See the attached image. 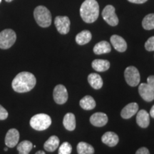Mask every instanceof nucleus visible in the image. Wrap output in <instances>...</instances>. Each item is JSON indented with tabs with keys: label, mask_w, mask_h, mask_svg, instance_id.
Returning <instances> with one entry per match:
<instances>
[{
	"label": "nucleus",
	"mask_w": 154,
	"mask_h": 154,
	"mask_svg": "<svg viewBox=\"0 0 154 154\" xmlns=\"http://www.w3.org/2000/svg\"><path fill=\"white\" fill-rule=\"evenodd\" d=\"M8 117V112L2 106L0 105V120H5Z\"/></svg>",
	"instance_id": "c85d7f7f"
},
{
	"label": "nucleus",
	"mask_w": 154,
	"mask_h": 154,
	"mask_svg": "<svg viewBox=\"0 0 154 154\" xmlns=\"http://www.w3.org/2000/svg\"><path fill=\"white\" fill-rule=\"evenodd\" d=\"M88 82L94 89H100L103 86V79L100 75L96 73H92L88 75Z\"/></svg>",
	"instance_id": "a211bd4d"
},
{
	"label": "nucleus",
	"mask_w": 154,
	"mask_h": 154,
	"mask_svg": "<svg viewBox=\"0 0 154 154\" xmlns=\"http://www.w3.org/2000/svg\"><path fill=\"white\" fill-rule=\"evenodd\" d=\"M138 93L144 101L151 102L154 100V91L147 83H142L138 86Z\"/></svg>",
	"instance_id": "9d476101"
},
{
	"label": "nucleus",
	"mask_w": 154,
	"mask_h": 154,
	"mask_svg": "<svg viewBox=\"0 0 154 154\" xmlns=\"http://www.w3.org/2000/svg\"><path fill=\"white\" fill-rule=\"evenodd\" d=\"M99 14V6L96 0H85L81 6L80 15L86 23H93Z\"/></svg>",
	"instance_id": "f03ea898"
},
{
	"label": "nucleus",
	"mask_w": 154,
	"mask_h": 154,
	"mask_svg": "<svg viewBox=\"0 0 154 154\" xmlns=\"http://www.w3.org/2000/svg\"><path fill=\"white\" fill-rule=\"evenodd\" d=\"M34 17L36 23L41 27H48L51 24V12L44 6H38L36 7L34 11Z\"/></svg>",
	"instance_id": "7ed1b4c3"
},
{
	"label": "nucleus",
	"mask_w": 154,
	"mask_h": 154,
	"mask_svg": "<svg viewBox=\"0 0 154 154\" xmlns=\"http://www.w3.org/2000/svg\"><path fill=\"white\" fill-rule=\"evenodd\" d=\"M101 140L103 143L106 145L110 146V147H113L116 146L119 141V138L116 133L108 131L106 132L102 136Z\"/></svg>",
	"instance_id": "2eb2a0df"
},
{
	"label": "nucleus",
	"mask_w": 154,
	"mask_h": 154,
	"mask_svg": "<svg viewBox=\"0 0 154 154\" xmlns=\"http://www.w3.org/2000/svg\"><path fill=\"white\" fill-rule=\"evenodd\" d=\"M4 150H5V151H8V149H7V148H5V149Z\"/></svg>",
	"instance_id": "c9c22d12"
},
{
	"label": "nucleus",
	"mask_w": 154,
	"mask_h": 154,
	"mask_svg": "<svg viewBox=\"0 0 154 154\" xmlns=\"http://www.w3.org/2000/svg\"><path fill=\"white\" fill-rule=\"evenodd\" d=\"M125 80L127 84L131 86H136L140 83V74L137 69L135 66H130L125 69L124 72Z\"/></svg>",
	"instance_id": "423d86ee"
},
{
	"label": "nucleus",
	"mask_w": 154,
	"mask_h": 154,
	"mask_svg": "<svg viewBox=\"0 0 154 154\" xmlns=\"http://www.w3.org/2000/svg\"><path fill=\"white\" fill-rule=\"evenodd\" d=\"M128 1L134 4H143L146 2L148 0H128Z\"/></svg>",
	"instance_id": "2f4dec72"
},
{
	"label": "nucleus",
	"mask_w": 154,
	"mask_h": 154,
	"mask_svg": "<svg viewBox=\"0 0 154 154\" xmlns=\"http://www.w3.org/2000/svg\"><path fill=\"white\" fill-rule=\"evenodd\" d=\"M35 154H46L45 152L43 151H38L36 152V153Z\"/></svg>",
	"instance_id": "72a5a7b5"
},
{
	"label": "nucleus",
	"mask_w": 154,
	"mask_h": 154,
	"mask_svg": "<svg viewBox=\"0 0 154 154\" xmlns=\"http://www.w3.org/2000/svg\"><path fill=\"white\" fill-rule=\"evenodd\" d=\"M145 48L147 51H154V36L150 37L145 43Z\"/></svg>",
	"instance_id": "cd10ccee"
},
{
	"label": "nucleus",
	"mask_w": 154,
	"mask_h": 154,
	"mask_svg": "<svg viewBox=\"0 0 154 154\" xmlns=\"http://www.w3.org/2000/svg\"><path fill=\"white\" fill-rule=\"evenodd\" d=\"M111 51L110 44L106 41H101L94 46V52L96 54H103L109 53Z\"/></svg>",
	"instance_id": "6ab92c4d"
},
{
	"label": "nucleus",
	"mask_w": 154,
	"mask_h": 154,
	"mask_svg": "<svg viewBox=\"0 0 154 154\" xmlns=\"http://www.w3.org/2000/svg\"><path fill=\"white\" fill-rule=\"evenodd\" d=\"M142 26L144 29L151 30L154 29V14H149L144 17L142 21Z\"/></svg>",
	"instance_id": "a878e982"
},
{
	"label": "nucleus",
	"mask_w": 154,
	"mask_h": 154,
	"mask_svg": "<svg viewBox=\"0 0 154 154\" xmlns=\"http://www.w3.org/2000/svg\"><path fill=\"white\" fill-rule=\"evenodd\" d=\"M102 17L110 26H115L119 24V19L116 14L115 8L112 5H107L102 11Z\"/></svg>",
	"instance_id": "0eeeda50"
},
{
	"label": "nucleus",
	"mask_w": 154,
	"mask_h": 154,
	"mask_svg": "<svg viewBox=\"0 0 154 154\" xmlns=\"http://www.w3.org/2000/svg\"><path fill=\"white\" fill-rule=\"evenodd\" d=\"M111 43L113 48L119 52H124L127 49V43L124 38L119 35H113L111 37Z\"/></svg>",
	"instance_id": "4468645a"
},
{
	"label": "nucleus",
	"mask_w": 154,
	"mask_h": 154,
	"mask_svg": "<svg viewBox=\"0 0 154 154\" xmlns=\"http://www.w3.org/2000/svg\"><path fill=\"white\" fill-rule=\"evenodd\" d=\"M51 124V119L45 113H38L34 115L30 119V126L36 131L47 129Z\"/></svg>",
	"instance_id": "20e7f679"
},
{
	"label": "nucleus",
	"mask_w": 154,
	"mask_h": 154,
	"mask_svg": "<svg viewBox=\"0 0 154 154\" xmlns=\"http://www.w3.org/2000/svg\"><path fill=\"white\" fill-rule=\"evenodd\" d=\"M17 39L14 31L10 29L3 30L0 32V49H7L14 45Z\"/></svg>",
	"instance_id": "39448f33"
},
{
	"label": "nucleus",
	"mask_w": 154,
	"mask_h": 154,
	"mask_svg": "<svg viewBox=\"0 0 154 154\" xmlns=\"http://www.w3.org/2000/svg\"><path fill=\"white\" fill-rule=\"evenodd\" d=\"M147 84L151 86L152 89L154 91V75L149 76L147 79Z\"/></svg>",
	"instance_id": "c756f323"
},
{
	"label": "nucleus",
	"mask_w": 154,
	"mask_h": 154,
	"mask_svg": "<svg viewBox=\"0 0 154 154\" xmlns=\"http://www.w3.org/2000/svg\"><path fill=\"white\" fill-rule=\"evenodd\" d=\"M36 84V77L33 74L28 72H22L15 76L11 86L14 91L17 93H26L33 89Z\"/></svg>",
	"instance_id": "f257e3e1"
},
{
	"label": "nucleus",
	"mask_w": 154,
	"mask_h": 154,
	"mask_svg": "<svg viewBox=\"0 0 154 154\" xmlns=\"http://www.w3.org/2000/svg\"><path fill=\"white\" fill-rule=\"evenodd\" d=\"M53 96L57 104H63L68 100V91L64 86L59 84L54 89Z\"/></svg>",
	"instance_id": "6e6552de"
},
{
	"label": "nucleus",
	"mask_w": 154,
	"mask_h": 154,
	"mask_svg": "<svg viewBox=\"0 0 154 154\" xmlns=\"http://www.w3.org/2000/svg\"><path fill=\"white\" fill-rule=\"evenodd\" d=\"M90 122L94 126L102 127L107 124L108 116L104 113H95L90 117Z\"/></svg>",
	"instance_id": "f8f14e48"
},
{
	"label": "nucleus",
	"mask_w": 154,
	"mask_h": 154,
	"mask_svg": "<svg viewBox=\"0 0 154 154\" xmlns=\"http://www.w3.org/2000/svg\"><path fill=\"white\" fill-rule=\"evenodd\" d=\"M136 154H150V152L147 148L142 147L137 150V151L136 152Z\"/></svg>",
	"instance_id": "7c9ffc66"
},
{
	"label": "nucleus",
	"mask_w": 154,
	"mask_h": 154,
	"mask_svg": "<svg viewBox=\"0 0 154 154\" xmlns=\"http://www.w3.org/2000/svg\"><path fill=\"white\" fill-rule=\"evenodd\" d=\"M136 123L143 128H147L150 124V115L146 110H140L137 112Z\"/></svg>",
	"instance_id": "dca6fc26"
},
{
	"label": "nucleus",
	"mask_w": 154,
	"mask_h": 154,
	"mask_svg": "<svg viewBox=\"0 0 154 154\" xmlns=\"http://www.w3.org/2000/svg\"><path fill=\"white\" fill-rule=\"evenodd\" d=\"M80 106L84 110H92L96 107V101L91 96H86L80 100Z\"/></svg>",
	"instance_id": "4be33fe9"
},
{
	"label": "nucleus",
	"mask_w": 154,
	"mask_h": 154,
	"mask_svg": "<svg viewBox=\"0 0 154 154\" xmlns=\"http://www.w3.org/2000/svg\"><path fill=\"white\" fill-rule=\"evenodd\" d=\"M63 125L66 130L72 131L76 128V118L74 113H67L63 119Z\"/></svg>",
	"instance_id": "f3484780"
},
{
	"label": "nucleus",
	"mask_w": 154,
	"mask_h": 154,
	"mask_svg": "<svg viewBox=\"0 0 154 154\" xmlns=\"http://www.w3.org/2000/svg\"><path fill=\"white\" fill-rule=\"evenodd\" d=\"M78 154H94V149L92 146L86 142H79L77 145Z\"/></svg>",
	"instance_id": "b1692460"
},
{
	"label": "nucleus",
	"mask_w": 154,
	"mask_h": 154,
	"mask_svg": "<svg viewBox=\"0 0 154 154\" xmlns=\"http://www.w3.org/2000/svg\"><path fill=\"white\" fill-rule=\"evenodd\" d=\"M150 116L152 117V118L154 119V105L152 106V108L151 109V110H150Z\"/></svg>",
	"instance_id": "473e14b6"
},
{
	"label": "nucleus",
	"mask_w": 154,
	"mask_h": 154,
	"mask_svg": "<svg viewBox=\"0 0 154 154\" xmlns=\"http://www.w3.org/2000/svg\"><path fill=\"white\" fill-rule=\"evenodd\" d=\"M59 139L57 136H51L44 144V149L47 151L54 152L59 146Z\"/></svg>",
	"instance_id": "412c9836"
},
{
	"label": "nucleus",
	"mask_w": 154,
	"mask_h": 154,
	"mask_svg": "<svg viewBox=\"0 0 154 154\" xmlns=\"http://www.w3.org/2000/svg\"><path fill=\"white\" fill-rule=\"evenodd\" d=\"M70 19L68 17L58 16L55 18L54 24L58 32L61 34H66L70 30Z\"/></svg>",
	"instance_id": "1a4fd4ad"
},
{
	"label": "nucleus",
	"mask_w": 154,
	"mask_h": 154,
	"mask_svg": "<svg viewBox=\"0 0 154 154\" xmlns=\"http://www.w3.org/2000/svg\"><path fill=\"white\" fill-rule=\"evenodd\" d=\"M91 66L96 72H106L110 68V62L103 59H95L92 62Z\"/></svg>",
	"instance_id": "aec40b11"
},
{
	"label": "nucleus",
	"mask_w": 154,
	"mask_h": 154,
	"mask_svg": "<svg viewBox=\"0 0 154 154\" xmlns=\"http://www.w3.org/2000/svg\"><path fill=\"white\" fill-rule=\"evenodd\" d=\"M91 33L89 31L84 30L77 34L76 36V42L79 45H84L91 41Z\"/></svg>",
	"instance_id": "5701e85b"
},
{
	"label": "nucleus",
	"mask_w": 154,
	"mask_h": 154,
	"mask_svg": "<svg viewBox=\"0 0 154 154\" xmlns=\"http://www.w3.org/2000/svg\"><path fill=\"white\" fill-rule=\"evenodd\" d=\"M138 111V105L137 103H130L127 104L124 109L121 110V116L123 119H128L137 113Z\"/></svg>",
	"instance_id": "ddd939ff"
},
{
	"label": "nucleus",
	"mask_w": 154,
	"mask_h": 154,
	"mask_svg": "<svg viewBox=\"0 0 154 154\" xmlns=\"http://www.w3.org/2000/svg\"><path fill=\"white\" fill-rule=\"evenodd\" d=\"M72 146L69 142H63L59 148V154H71Z\"/></svg>",
	"instance_id": "bb28decb"
},
{
	"label": "nucleus",
	"mask_w": 154,
	"mask_h": 154,
	"mask_svg": "<svg viewBox=\"0 0 154 154\" xmlns=\"http://www.w3.org/2000/svg\"><path fill=\"white\" fill-rule=\"evenodd\" d=\"M19 133L16 128H11L8 131L5 136V144L7 147L14 148L18 143Z\"/></svg>",
	"instance_id": "9b49d317"
},
{
	"label": "nucleus",
	"mask_w": 154,
	"mask_h": 154,
	"mask_svg": "<svg viewBox=\"0 0 154 154\" xmlns=\"http://www.w3.org/2000/svg\"><path fill=\"white\" fill-rule=\"evenodd\" d=\"M33 148V144L29 140H23L17 146L19 154H29Z\"/></svg>",
	"instance_id": "393cba45"
},
{
	"label": "nucleus",
	"mask_w": 154,
	"mask_h": 154,
	"mask_svg": "<svg viewBox=\"0 0 154 154\" xmlns=\"http://www.w3.org/2000/svg\"><path fill=\"white\" fill-rule=\"evenodd\" d=\"M2 2V0H0V3H1Z\"/></svg>",
	"instance_id": "e433bc0d"
},
{
	"label": "nucleus",
	"mask_w": 154,
	"mask_h": 154,
	"mask_svg": "<svg viewBox=\"0 0 154 154\" xmlns=\"http://www.w3.org/2000/svg\"><path fill=\"white\" fill-rule=\"evenodd\" d=\"M6 2H11V1H13V0H5Z\"/></svg>",
	"instance_id": "f704fd0d"
}]
</instances>
